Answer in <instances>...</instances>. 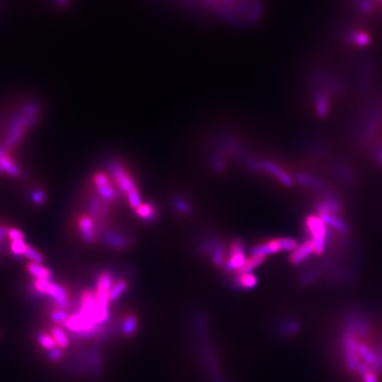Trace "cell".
<instances>
[{"instance_id": "15", "label": "cell", "mask_w": 382, "mask_h": 382, "mask_svg": "<svg viewBox=\"0 0 382 382\" xmlns=\"http://www.w3.org/2000/svg\"><path fill=\"white\" fill-rule=\"evenodd\" d=\"M46 295L49 296L54 301V304L57 305L60 309L66 310L69 307L68 293L64 286L58 284H54L51 282L47 289Z\"/></svg>"}, {"instance_id": "18", "label": "cell", "mask_w": 382, "mask_h": 382, "mask_svg": "<svg viewBox=\"0 0 382 382\" xmlns=\"http://www.w3.org/2000/svg\"><path fill=\"white\" fill-rule=\"evenodd\" d=\"M312 254H314V244L311 240L307 239L300 245H298V248L295 251L292 252L289 260L292 265L297 266L306 261Z\"/></svg>"}, {"instance_id": "9", "label": "cell", "mask_w": 382, "mask_h": 382, "mask_svg": "<svg viewBox=\"0 0 382 382\" xmlns=\"http://www.w3.org/2000/svg\"><path fill=\"white\" fill-rule=\"evenodd\" d=\"M64 326H65V328L68 329L70 332L77 333L78 336L81 337L90 336V334L94 333L96 328H97V326L93 322L87 320V318H85L79 312L70 314Z\"/></svg>"}, {"instance_id": "22", "label": "cell", "mask_w": 382, "mask_h": 382, "mask_svg": "<svg viewBox=\"0 0 382 382\" xmlns=\"http://www.w3.org/2000/svg\"><path fill=\"white\" fill-rule=\"evenodd\" d=\"M334 170H336L339 179L342 182H343L344 184L349 185V186L356 184V181H357L356 173L353 170V168H350V167L347 164H345V163H339L336 166V168H334Z\"/></svg>"}, {"instance_id": "49", "label": "cell", "mask_w": 382, "mask_h": 382, "mask_svg": "<svg viewBox=\"0 0 382 382\" xmlns=\"http://www.w3.org/2000/svg\"><path fill=\"white\" fill-rule=\"evenodd\" d=\"M59 4H66L67 3V0H55Z\"/></svg>"}, {"instance_id": "40", "label": "cell", "mask_w": 382, "mask_h": 382, "mask_svg": "<svg viewBox=\"0 0 382 382\" xmlns=\"http://www.w3.org/2000/svg\"><path fill=\"white\" fill-rule=\"evenodd\" d=\"M211 259L213 261V264L216 265L217 267H220L222 266L223 264H224V252H223V248L221 245H217L216 248H214V250L212 251V254H211Z\"/></svg>"}, {"instance_id": "6", "label": "cell", "mask_w": 382, "mask_h": 382, "mask_svg": "<svg viewBox=\"0 0 382 382\" xmlns=\"http://www.w3.org/2000/svg\"><path fill=\"white\" fill-rule=\"evenodd\" d=\"M315 210L317 214L332 213L340 216L343 211V205L340 201V197L328 189L320 193L315 203Z\"/></svg>"}, {"instance_id": "30", "label": "cell", "mask_w": 382, "mask_h": 382, "mask_svg": "<svg viewBox=\"0 0 382 382\" xmlns=\"http://www.w3.org/2000/svg\"><path fill=\"white\" fill-rule=\"evenodd\" d=\"M137 325H138V321H137V317L131 314V315H127L125 317V320L123 321V324H122V333L123 336L125 337H130L132 336V334L135 333V331H136L137 329Z\"/></svg>"}, {"instance_id": "2", "label": "cell", "mask_w": 382, "mask_h": 382, "mask_svg": "<svg viewBox=\"0 0 382 382\" xmlns=\"http://www.w3.org/2000/svg\"><path fill=\"white\" fill-rule=\"evenodd\" d=\"M39 113V106L36 103H28L22 107L20 114L16 117L7 130L3 146L9 150L15 147L22 139L28 127L34 125Z\"/></svg>"}, {"instance_id": "23", "label": "cell", "mask_w": 382, "mask_h": 382, "mask_svg": "<svg viewBox=\"0 0 382 382\" xmlns=\"http://www.w3.org/2000/svg\"><path fill=\"white\" fill-rule=\"evenodd\" d=\"M27 271L35 280H51L52 277L50 270H48L43 265L35 264V262H29L27 265Z\"/></svg>"}, {"instance_id": "33", "label": "cell", "mask_w": 382, "mask_h": 382, "mask_svg": "<svg viewBox=\"0 0 382 382\" xmlns=\"http://www.w3.org/2000/svg\"><path fill=\"white\" fill-rule=\"evenodd\" d=\"M280 330L284 336H292V334L296 333L299 330V323L295 320H286L284 322Z\"/></svg>"}, {"instance_id": "11", "label": "cell", "mask_w": 382, "mask_h": 382, "mask_svg": "<svg viewBox=\"0 0 382 382\" xmlns=\"http://www.w3.org/2000/svg\"><path fill=\"white\" fill-rule=\"evenodd\" d=\"M98 308H99V305L97 302V299H96V294L91 290H85L81 294V298H80V308L78 312L96 325V317H97Z\"/></svg>"}, {"instance_id": "38", "label": "cell", "mask_w": 382, "mask_h": 382, "mask_svg": "<svg viewBox=\"0 0 382 382\" xmlns=\"http://www.w3.org/2000/svg\"><path fill=\"white\" fill-rule=\"evenodd\" d=\"M68 317H69V314L67 313L66 310L60 309V308L57 310H54V311H52V313L50 315V318L53 323L63 324V325L66 323V321L68 320Z\"/></svg>"}, {"instance_id": "4", "label": "cell", "mask_w": 382, "mask_h": 382, "mask_svg": "<svg viewBox=\"0 0 382 382\" xmlns=\"http://www.w3.org/2000/svg\"><path fill=\"white\" fill-rule=\"evenodd\" d=\"M305 232L309 240L314 244V254L322 255L330 241L331 233L321 218L315 214H308L305 219Z\"/></svg>"}, {"instance_id": "3", "label": "cell", "mask_w": 382, "mask_h": 382, "mask_svg": "<svg viewBox=\"0 0 382 382\" xmlns=\"http://www.w3.org/2000/svg\"><path fill=\"white\" fill-rule=\"evenodd\" d=\"M109 171L113 175L116 185L126 195V200L132 208L136 209L142 204L141 195L137 189L136 183L132 179L131 175L126 172L123 167L118 163H111Z\"/></svg>"}, {"instance_id": "24", "label": "cell", "mask_w": 382, "mask_h": 382, "mask_svg": "<svg viewBox=\"0 0 382 382\" xmlns=\"http://www.w3.org/2000/svg\"><path fill=\"white\" fill-rule=\"evenodd\" d=\"M6 173L11 177H19L21 170L6 154L0 157V173Z\"/></svg>"}, {"instance_id": "8", "label": "cell", "mask_w": 382, "mask_h": 382, "mask_svg": "<svg viewBox=\"0 0 382 382\" xmlns=\"http://www.w3.org/2000/svg\"><path fill=\"white\" fill-rule=\"evenodd\" d=\"M342 346L344 350V358L347 368L350 371H356L359 368V344L354 338V334L345 330L343 337H342Z\"/></svg>"}, {"instance_id": "20", "label": "cell", "mask_w": 382, "mask_h": 382, "mask_svg": "<svg viewBox=\"0 0 382 382\" xmlns=\"http://www.w3.org/2000/svg\"><path fill=\"white\" fill-rule=\"evenodd\" d=\"M321 220L325 223L326 226H330L332 229L336 230L341 235H348L350 232V227L348 223H346L343 219H341L337 214L332 213H322L317 214Z\"/></svg>"}, {"instance_id": "5", "label": "cell", "mask_w": 382, "mask_h": 382, "mask_svg": "<svg viewBox=\"0 0 382 382\" xmlns=\"http://www.w3.org/2000/svg\"><path fill=\"white\" fill-rule=\"evenodd\" d=\"M382 122V108L380 106L371 107L361 119L360 137L363 143L369 145Z\"/></svg>"}, {"instance_id": "44", "label": "cell", "mask_w": 382, "mask_h": 382, "mask_svg": "<svg viewBox=\"0 0 382 382\" xmlns=\"http://www.w3.org/2000/svg\"><path fill=\"white\" fill-rule=\"evenodd\" d=\"M48 357H49V359L51 361H59L61 358H62V349L59 348V347H55L51 350H49V353H48Z\"/></svg>"}, {"instance_id": "35", "label": "cell", "mask_w": 382, "mask_h": 382, "mask_svg": "<svg viewBox=\"0 0 382 382\" xmlns=\"http://www.w3.org/2000/svg\"><path fill=\"white\" fill-rule=\"evenodd\" d=\"M104 240L107 244L114 246V248H121V246L125 245V239L116 233H106L104 236Z\"/></svg>"}, {"instance_id": "34", "label": "cell", "mask_w": 382, "mask_h": 382, "mask_svg": "<svg viewBox=\"0 0 382 382\" xmlns=\"http://www.w3.org/2000/svg\"><path fill=\"white\" fill-rule=\"evenodd\" d=\"M359 356L365 361L368 365H374L376 361V355L364 344H359Z\"/></svg>"}, {"instance_id": "36", "label": "cell", "mask_w": 382, "mask_h": 382, "mask_svg": "<svg viewBox=\"0 0 382 382\" xmlns=\"http://www.w3.org/2000/svg\"><path fill=\"white\" fill-rule=\"evenodd\" d=\"M30 260V262H35V264H39V265H43L44 262V256L42 253H39L37 250H35L34 248H32L31 245H27V250H26V253H25V256Z\"/></svg>"}, {"instance_id": "37", "label": "cell", "mask_w": 382, "mask_h": 382, "mask_svg": "<svg viewBox=\"0 0 382 382\" xmlns=\"http://www.w3.org/2000/svg\"><path fill=\"white\" fill-rule=\"evenodd\" d=\"M27 243L25 240H18V241H12L11 242V252L14 256L17 257H23L27 250Z\"/></svg>"}, {"instance_id": "46", "label": "cell", "mask_w": 382, "mask_h": 382, "mask_svg": "<svg viewBox=\"0 0 382 382\" xmlns=\"http://www.w3.org/2000/svg\"><path fill=\"white\" fill-rule=\"evenodd\" d=\"M373 369L376 372L382 371V349L379 352V354L376 356V361L373 365Z\"/></svg>"}, {"instance_id": "45", "label": "cell", "mask_w": 382, "mask_h": 382, "mask_svg": "<svg viewBox=\"0 0 382 382\" xmlns=\"http://www.w3.org/2000/svg\"><path fill=\"white\" fill-rule=\"evenodd\" d=\"M364 379V382H378L377 380V377L375 375V373L374 372H371V371H366L365 373H363L361 375Z\"/></svg>"}, {"instance_id": "19", "label": "cell", "mask_w": 382, "mask_h": 382, "mask_svg": "<svg viewBox=\"0 0 382 382\" xmlns=\"http://www.w3.org/2000/svg\"><path fill=\"white\" fill-rule=\"evenodd\" d=\"M330 97L331 96L322 91H314L313 93V107L315 114L324 118L328 115L330 109Z\"/></svg>"}, {"instance_id": "47", "label": "cell", "mask_w": 382, "mask_h": 382, "mask_svg": "<svg viewBox=\"0 0 382 382\" xmlns=\"http://www.w3.org/2000/svg\"><path fill=\"white\" fill-rule=\"evenodd\" d=\"M375 161L377 162V164L380 167H382V143H381V145H379V147L376 149Z\"/></svg>"}, {"instance_id": "39", "label": "cell", "mask_w": 382, "mask_h": 382, "mask_svg": "<svg viewBox=\"0 0 382 382\" xmlns=\"http://www.w3.org/2000/svg\"><path fill=\"white\" fill-rule=\"evenodd\" d=\"M172 204H173L174 208L177 209L178 211H180L181 213L187 214V213H189L191 211V207H190L189 203L186 202L184 198H182V197H175V198H173Z\"/></svg>"}, {"instance_id": "7", "label": "cell", "mask_w": 382, "mask_h": 382, "mask_svg": "<svg viewBox=\"0 0 382 382\" xmlns=\"http://www.w3.org/2000/svg\"><path fill=\"white\" fill-rule=\"evenodd\" d=\"M245 245L242 241L236 240L229 246L228 258L224 264V269L227 272H238L246 261Z\"/></svg>"}, {"instance_id": "27", "label": "cell", "mask_w": 382, "mask_h": 382, "mask_svg": "<svg viewBox=\"0 0 382 382\" xmlns=\"http://www.w3.org/2000/svg\"><path fill=\"white\" fill-rule=\"evenodd\" d=\"M237 283L239 286H241L243 289H254L258 284V278L256 275L252 273L238 274Z\"/></svg>"}, {"instance_id": "29", "label": "cell", "mask_w": 382, "mask_h": 382, "mask_svg": "<svg viewBox=\"0 0 382 382\" xmlns=\"http://www.w3.org/2000/svg\"><path fill=\"white\" fill-rule=\"evenodd\" d=\"M127 289V283L123 280H118L116 281L113 286H111V289L109 291V301H115L119 297H120L122 294L126 291Z\"/></svg>"}, {"instance_id": "32", "label": "cell", "mask_w": 382, "mask_h": 382, "mask_svg": "<svg viewBox=\"0 0 382 382\" xmlns=\"http://www.w3.org/2000/svg\"><path fill=\"white\" fill-rule=\"evenodd\" d=\"M37 342H38L39 345H41L43 348L47 349L48 352L53 348H55V347H58L57 343H55V341H54L51 334L39 333L37 336Z\"/></svg>"}, {"instance_id": "25", "label": "cell", "mask_w": 382, "mask_h": 382, "mask_svg": "<svg viewBox=\"0 0 382 382\" xmlns=\"http://www.w3.org/2000/svg\"><path fill=\"white\" fill-rule=\"evenodd\" d=\"M137 217L143 221H153L157 216V210L155 206L151 203H142L138 208L135 209Z\"/></svg>"}, {"instance_id": "16", "label": "cell", "mask_w": 382, "mask_h": 382, "mask_svg": "<svg viewBox=\"0 0 382 382\" xmlns=\"http://www.w3.org/2000/svg\"><path fill=\"white\" fill-rule=\"evenodd\" d=\"M78 227L84 242L91 244L95 241L96 225H95L94 219L91 216H89V214H84V216L80 217L78 221Z\"/></svg>"}, {"instance_id": "12", "label": "cell", "mask_w": 382, "mask_h": 382, "mask_svg": "<svg viewBox=\"0 0 382 382\" xmlns=\"http://www.w3.org/2000/svg\"><path fill=\"white\" fill-rule=\"evenodd\" d=\"M94 185L97 189V192L100 197L105 201H115L117 192L113 185L110 184L109 179L106 174L98 172L94 175Z\"/></svg>"}, {"instance_id": "17", "label": "cell", "mask_w": 382, "mask_h": 382, "mask_svg": "<svg viewBox=\"0 0 382 382\" xmlns=\"http://www.w3.org/2000/svg\"><path fill=\"white\" fill-rule=\"evenodd\" d=\"M280 252H282L280 241H278V238H274L253 246L251 250V255L252 256H260L266 258L267 256H270V255H275Z\"/></svg>"}, {"instance_id": "1", "label": "cell", "mask_w": 382, "mask_h": 382, "mask_svg": "<svg viewBox=\"0 0 382 382\" xmlns=\"http://www.w3.org/2000/svg\"><path fill=\"white\" fill-rule=\"evenodd\" d=\"M222 17L232 20L251 21L256 17L259 7L256 0H196Z\"/></svg>"}, {"instance_id": "31", "label": "cell", "mask_w": 382, "mask_h": 382, "mask_svg": "<svg viewBox=\"0 0 382 382\" xmlns=\"http://www.w3.org/2000/svg\"><path fill=\"white\" fill-rule=\"evenodd\" d=\"M278 241H280V245L282 252H294L298 248V243L295 240V239L290 238V237H281L278 238Z\"/></svg>"}, {"instance_id": "41", "label": "cell", "mask_w": 382, "mask_h": 382, "mask_svg": "<svg viewBox=\"0 0 382 382\" xmlns=\"http://www.w3.org/2000/svg\"><path fill=\"white\" fill-rule=\"evenodd\" d=\"M51 283V280H34L33 286L34 289L37 293L42 294V295H46L47 289Z\"/></svg>"}, {"instance_id": "28", "label": "cell", "mask_w": 382, "mask_h": 382, "mask_svg": "<svg viewBox=\"0 0 382 382\" xmlns=\"http://www.w3.org/2000/svg\"><path fill=\"white\" fill-rule=\"evenodd\" d=\"M266 260L265 257H260V256H252L246 259L244 266L238 271V274H245V273H252V271H254L259 266L264 264Z\"/></svg>"}, {"instance_id": "26", "label": "cell", "mask_w": 382, "mask_h": 382, "mask_svg": "<svg viewBox=\"0 0 382 382\" xmlns=\"http://www.w3.org/2000/svg\"><path fill=\"white\" fill-rule=\"evenodd\" d=\"M51 336L53 337L57 346L61 349H65L69 345V339L67 333L60 326H53L51 328Z\"/></svg>"}, {"instance_id": "43", "label": "cell", "mask_w": 382, "mask_h": 382, "mask_svg": "<svg viewBox=\"0 0 382 382\" xmlns=\"http://www.w3.org/2000/svg\"><path fill=\"white\" fill-rule=\"evenodd\" d=\"M7 237L11 239V241H18V240H25V235L19 229L11 227L7 230Z\"/></svg>"}, {"instance_id": "10", "label": "cell", "mask_w": 382, "mask_h": 382, "mask_svg": "<svg viewBox=\"0 0 382 382\" xmlns=\"http://www.w3.org/2000/svg\"><path fill=\"white\" fill-rule=\"evenodd\" d=\"M114 284V278L110 272H102L97 280V285H96V299H97L98 305L101 307L109 306V291L111 286Z\"/></svg>"}, {"instance_id": "42", "label": "cell", "mask_w": 382, "mask_h": 382, "mask_svg": "<svg viewBox=\"0 0 382 382\" xmlns=\"http://www.w3.org/2000/svg\"><path fill=\"white\" fill-rule=\"evenodd\" d=\"M31 200L35 205H43L46 201V193L42 189H35L31 192Z\"/></svg>"}, {"instance_id": "21", "label": "cell", "mask_w": 382, "mask_h": 382, "mask_svg": "<svg viewBox=\"0 0 382 382\" xmlns=\"http://www.w3.org/2000/svg\"><path fill=\"white\" fill-rule=\"evenodd\" d=\"M346 331L353 334L357 333L360 334V336H363V334L369 331V323L366 322L365 318L360 314H350L347 318Z\"/></svg>"}, {"instance_id": "13", "label": "cell", "mask_w": 382, "mask_h": 382, "mask_svg": "<svg viewBox=\"0 0 382 382\" xmlns=\"http://www.w3.org/2000/svg\"><path fill=\"white\" fill-rule=\"evenodd\" d=\"M260 169H261V172H267L272 175V177L280 182L282 185L286 187L293 186V182H294L293 178L276 163L271 162V161H261Z\"/></svg>"}, {"instance_id": "48", "label": "cell", "mask_w": 382, "mask_h": 382, "mask_svg": "<svg viewBox=\"0 0 382 382\" xmlns=\"http://www.w3.org/2000/svg\"><path fill=\"white\" fill-rule=\"evenodd\" d=\"M7 230H9V227L5 226H0V243L3 241V239L5 236H7Z\"/></svg>"}, {"instance_id": "14", "label": "cell", "mask_w": 382, "mask_h": 382, "mask_svg": "<svg viewBox=\"0 0 382 382\" xmlns=\"http://www.w3.org/2000/svg\"><path fill=\"white\" fill-rule=\"evenodd\" d=\"M295 179L300 186H304L306 188L316 191L318 193H322L324 191L328 190L326 183L321 178H318L311 173L300 171L296 174Z\"/></svg>"}]
</instances>
